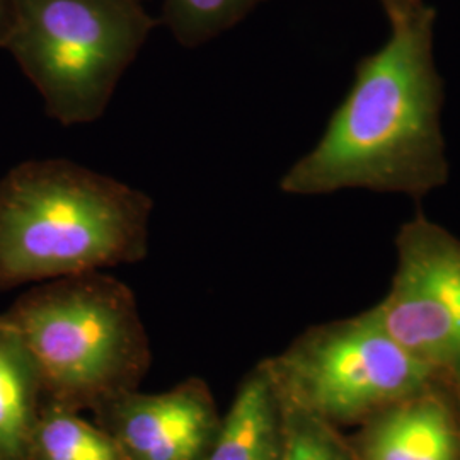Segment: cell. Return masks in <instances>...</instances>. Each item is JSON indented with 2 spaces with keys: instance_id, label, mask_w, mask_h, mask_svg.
<instances>
[{
  "instance_id": "5",
  "label": "cell",
  "mask_w": 460,
  "mask_h": 460,
  "mask_svg": "<svg viewBox=\"0 0 460 460\" xmlns=\"http://www.w3.org/2000/svg\"><path fill=\"white\" fill-rule=\"evenodd\" d=\"M266 362L281 394L334 427L367 421L438 378L395 341L374 307L307 329Z\"/></svg>"
},
{
  "instance_id": "14",
  "label": "cell",
  "mask_w": 460,
  "mask_h": 460,
  "mask_svg": "<svg viewBox=\"0 0 460 460\" xmlns=\"http://www.w3.org/2000/svg\"><path fill=\"white\" fill-rule=\"evenodd\" d=\"M11 22H13V0H0V49L5 47Z\"/></svg>"
},
{
  "instance_id": "9",
  "label": "cell",
  "mask_w": 460,
  "mask_h": 460,
  "mask_svg": "<svg viewBox=\"0 0 460 460\" xmlns=\"http://www.w3.org/2000/svg\"><path fill=\"white\" fill-rule=\"evenodd\" d=\"M283 402L264 360L243 378L214 444L201 460H279Z\"/></svg>"
},
{
  "instance_id": "2",
  "label": "cell",
  "mask_w": 460,
  "mask_h": 460,
  "mask_svg": "<svg viewBox=\"0 0 460 460\" xmlns=\"http://www.w3.org/2000/svg\"><path fill=\"white\" fill-rule=\"evenodd\" d=\"M154 201L66 159L28 161L0 180V288L142 261Z\"/></svg>"
},
{
  "instance_id": "11",
  "label": "cell",
  "mask_w": 460,
  "mask_h": 460,
  "mask_svg": "<svg viewBox=\"0 0 460 460\" xmlns=\"http://www.w3.org/2000/svg\"><path fill=\"white\" fill-rule=\"evenodd\" d=\"M28 460H125L115 440L81 412L45 401L34 425Z\"/></svg>"
},
{
  "instance_id": "10",
  "label": "cell",
  "mask_w": 460,
  "mask_h": 460,
  "mask_svg": "<svg viewBox=\"0 0 460 460\" xmlns=\"http://www.w3.org/2000/svg\"><path fill=\"white\" fill-rule=\"evenodd\" d=\"M47 401L41 374L13 324L0 315V460H28Z\"/></svg>"
},
{
  "instance_id": "15",
  "label": "cell",
  "mask_w": 460,
  "mask_h": 460,
  "mask_svg": "<svg viewBox=\"0 0 460 460\" xmlns=\"http://www.w3.org/2000/svg\"><path fill=\"white\" fill-rule=\"evenodd\" d=\"M380 2H382V5H384L385 11H391V9H394V7L410 4V2H414V0H380Z\"/></svg>"
},
{
  "instance_id": "6",
  "label": "cell",
  "mask_w": 460,
  "mask_h": 460,
  "mask_svg": "<svg viewBox=\"0 0 460 460\" xmlns=\"http://www.w3.org/2000/svg\"><path fill=\"white\" fill-rule=\"evenodd\" d=\"M395 251L391 288L374 311L397 343L460 387V239L418 212Z\"/></svg>"
},
{
  "instance_id": "12",
  "label": "cell",
  "mask_w": 460,
  "mask_h": 460,
  "mask_svg": "<svg viewBox=\"0 0 460 460\" xmlns=\"http://www.w3.org/2000/svg\"><path fill=\"white\" fill-rule=\"evenodd\" d=\"M268 0H164L161 22L182 49H198L243 22Z\"/></svg>"
},
{
  "instance_id": "1",
  "label": "cell",
  "mask_w": 460,
  "mask_h": 460,
  "mask_svg": "<svg viewBox=\"0 0 460 460\" xmlns=\"http://www.w3.org/2000/svg\"><path fill=\"white\" fill-rule=\"evenodd\" d=\"M385 13L387 41L360 60L319 142L279 180L283 193L370 190L420 199L448 181L435 9L414 0Z\"/></svg>"
},
{
  "instance_id": "13",
  "label": "cell",
  "mask_w": 460,
  "mask_h": 460,
  "mask_svg": "<svg viewBox=\"0 0 460 460\" xmlns=\"http://www.w3.org/2000/svg\"><path fill=\"white\" fill-rule=\"evenodd\" d=\"M281 402L283 442L279 460H357L351 445L338 433V427L283 394Z\"/></svg>"
},
{
  "instance_id": "7",
  "label": "cell",
  "mask_w": 460,
  "mask_h": 460,
  "mask_svg": "<svg viewBox=\"0 0 460 460\" xmlns=\"http://www.w3.org/2000/svg\"><path fill=\"white\" fill-rule=\"evenodd\" d=\"M93 414L125 460H201L222 423L214 393L199 377L164 393L118 395Z\"/></svg>"
},
{
  "instance_id": "8",
  "label": "cell",
  "mask_w": 460,
  "mask_h": 460,
  "mask_svg": "<svg viewBox=\"0 0 460 460\" xmlns=\"http://www.w3.org/2000/svg\"><path fill=\"white\" fill-rule=\"evenodd\" d=\"M357 460H460V421L433 385L377 412L351 447Z\"/></svg>"
},
{
  "instance_id": "4",
  "label": "cell",
  "mask_w": 460,
  "mask_h": 460,
  "mask_svg": "<svg viewBox=\"0 0 460 460\" xmlns=\"http://www.w3.org/2000/svg\"><path fill=\"white\" fill-rule=\"evenodd\" d=\"M159 24L142 0H13L5 47L64 127L106 113Z\"/></svg>"
},
{
  "instance_id": "3",
  "label": "cell",
  "mask_w": 460,
  "mask_h": 460,
  "mask_svg": "<svg viewBox=\"0 0 460 460\" xmlns=\"http://www.w3.org/2000/svg\"><path fill=\"white\" fill-rule=\"evenodd\" d=\"M2 315L30 349L51 402L93 411L147 376L146 324L132 288L113 275L43 281Z\"/></svg>"
},
{
  "instance_id": "16",
  "label": "cell",
  "mask_w": 460,
  "mask_h": 460,
  "mask_svg": "<svg viewBox=\"0 0 460 460\" xmlns=\"http://www.w3.org/2000/svg\"><path fill=\"white\" fill-rule=\"evenodd\" d=\"M142 2H146V0H142Z\"/></svg>"
}]
</instances>
